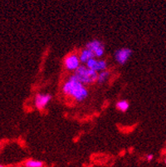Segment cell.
I'll return each mask as SVG.
<instances>
[{"label":"cell","mask_w":166,"mask_h":167,"mask_svg":"<svg viewBox=\"0 0 166 167\" xmlns=\"http://www.w3.org/2000/svg\"><path fill=\"white\" fill-rule=\"evenodd\" d=\"M61 91L66 96L73 99L77 102H84L89 96V91L86 86L81 83L74 74L70 76L63 83Z\"/></svg>","instance_id":"cell-1"},{"label":"cell","mask_w":166,"mask_h":167,"mask_svg":"<svg viewBox=\"0 0 166 167\" xmlns=\"http://www.w3.org/2000/svg\"><path fill=\"white\" fill-rule=\"evenodd\" d=\"M73 74L81 83L86 86L96 83L98 77V72L89 68L86 64L80 65V67L73 72Z\"/></svg>","instance_id":"cell-2"},{"label":"cell","mask_w":166,"mask_h":167,"mask_svg":"<svg viewBox=\"0 0 166 167\" xmlns=\"http://www.w3.org/2000/svg\"><path fill=\"white\" fill-rule=\"evenodd\" d=\"M81 64L79 58V54L76 52H71L65 57L63 60V65L66 70H67L68 72H74L77 69L80 67Z\"/></svg>","instance_id":"cell-3"},{"label":"cell","mask_w":166,"mask_h":167,"mask_svg":"<svg viewBox=\"0 0 166 167\" xmlns=\"http://www.w3.org/2000/svg\"><path fill=\"white\" fill-rule=\"evenodd\" d=\"M85 48L91 50L96 58H102L105 54V45L99 39H92L89 41L86 44Z\"/></svg>","instance_id":"cell-4"},{"label":"cell","mask_w":166,"mask_h":167,"mask_svg":"<svg viewBox=\"0 0 166 167\" xmlns=\"http://www.w3.org/2000/svg\"><path fill=\"white\" fill-rule=\"evenodd\" d=\"M52 99V96L50 93H43V92L37 93L34 98L35 107L39 111H43L49 105V103L51 102Z\"/></svg>","instance_id":"cell-5"},{"label":"cell","mask_w":166,"mask_h":167,"mask_svg":"<svg viewBox=\"0 0 166 167\" xmlns=\"http://www.w3.org/2000/svg\"><path fill=\"white\" fill-rule=\"evenodd\" d=\"M133 54V51L129 48H121L115 50L114 52V58L115 61L120 65H125L129 61Z\"/></svg>","instance_id":"cell-6"},{"label":"cell","mask_w":166,"mask_h":167,"mask_svg":"<svg viewBox=\"0 0 166 167\" xmlns=\"http://www.w3.org/2000/svg\"><path fill=\"white\" fill-rule=\"evenodd\" d=\"M86 66L89 68L94 70L96 72H100L104 70H106L108 68V63L105 60H102V59H97L96 58H92L91 60H89L86 62Z\"/></svg>","instance_id":"cell-7"},{"label":"cell","mask_w":166,"mask_h":167,"mask_svg":"<svg viewBox=\"0 0 166 167\" xmlns=\"http://www.w3.org/2000/svg\"><path fill=\"white\" fill-rule=\"evenodd\" d=\"M79 58H80V61H81V64H86V62L91 60L92 58H96L95 54L92 52L91 50H89L88 48H83L81 49V51L79 53Z\"/></svg>","instance_id":"cell-8"},{"label":"cell","mask_w":166,"mask_h":167,"mask_svg":"<svg viewBox=\"0 0 166 167\" xmlns=\"http://www.w3.org/2000/svg\"><path fill=\"white\" fill-rule=\"evenodd\" d=\"M24 167H44L45 162L35 159H27L23 162Z\"/></svg>","instance_id":"cell-9"},{"label":"cell","mask_w":166,"mask_h":167,"mask_svg":"<svg viewBox=\"0 0 166 167\" xmlns=\"http://www.w3.org/2000/svg\"><path fill=\"white\" fill-rule=\"evenodd\" d=\"M111 77V72L109 70H104L102 72H98V77H97V81L96 82L98 84H103L105 83Z\"/></svg>","instance_id":"cell-10"},{"label":"cell","mask_w":166,"mask_h":167,"mask_svg":"<svg viewBox=\"0 0 166 167\" xmlns=\"http://www.w3.org/2000/svg\"><path fill=\"white\" fill-rule=\"evenodd\" d=\"M115 107L121 112H126L130 108V103L127 100H120L115 104Z\"/></svg>","instance_id":"cell-11"},{"label":"cell","mask_w":166,"mask_h":167,"mask_svg":"<svg viewBox=\"0 0 166 167\" xmlns=\"http://www.w3.org/2000/svg\"><path fill=\"white\" fill-rule=\"evenodd\" d=\"M146 161H148V162L152 161V160H154V155H153V154H148V155H146Z\"/></svg>","instance_id":"cell-12"},{"label":"cell","mask_w":166,"mask_h":167,"mask_svg":"<svg viewBox=\"0 0 166 167\" xmlns=\"http://www.w3.org/2000/svg\"><path fill=\"white\" fill-rule=\"evenodd\" d=\"M164 163L166 165V158H164Z\"/></svg>","instance_id":"cell-13"},{"label":"cell","mask_w":166,"mask_h":167,"mask_svg":"<svg viewBox=\"0 0 166 167\" xmlns=\"http://www.w3.org/2000/svg\"><path fill=\"white\" fill-rule=\"evenodd\" d=\"M0 167H6V166H4V165H1V164H0Z\"/></svg>","instance_id":"cell-14"}]
</instances>
